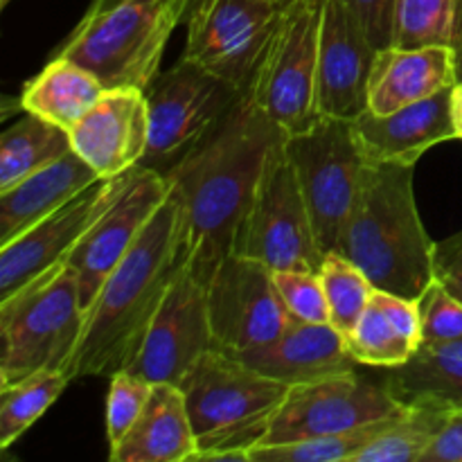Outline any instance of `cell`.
Listing matches in <instances>:
<instances>
[{
	"label": "cell",
	"mask_w": 462,
	"mask_h": 462,
	"mask_svg": "<svg viewBox=\"0 0 462 462\" xmlns=\"http://www.w3.org/2000/svg\"><path fill=\"white\" fill-rule=\"evenodd\" d=\"M170 179L158 171L140 167L134 180L120 199L99 217L97 224L84 235L75 251L66 257L68 264L77 271L81 289V300L86 311L102 289L104 280L120 264L135 239L149 224L158 208L170 197Z\"/></svg>",
	"instance_id": "cell-16"
},
{
	"label": "cell",
	"mask_w": 462,
	"mask_h": 462,
	"mask_svg": "<svg viewBox=\"0 0 462 462\" xmlns=\"http://www.w3.org/2000/svg\"><path fill=\"white\" fill-rule=\"evenodd\" d=\"M451 111H454L456 131H458V140H462V79L454 86V95H451Z\"/></svg>",
	"instance_id": "cell-39"
},
{
	"label": "cell",
	"mask_w": 462,
	"mask_h": 462,
	"mask_svg": "<svg viewBox=\"0 0 462 462\" xmlns=\"http://www.w3.org/2000/svg\"><path fill=\"white\" fill-rule=\"evenodd\" d=\"M149 144L140 167L167 176L197 149L244 97V90L212 75L189 59L147 86Z\"/></svg>",
	"instance_id": "cell-8"
},
{
	"label": "cell",
	"mask_w": 462,
	"mask_h": 462,
	"mask_svg": "<svg viewBox=\"0 0 462 462\" xmlns=\"http://www.w3.org/2000/svg\"><path fill=\"white\" fill-rule=\"evenodd\" d=\"M179 3H183V7H185V16H188V9H189V5L194 3V0H179Z\"/></svg>",
	"instance_id": "cell-41"
},
{
	"label": "cell",
	"mask_w": 462,
	"mask_h": 462,
	"mask_svg": "<svg viewBox=\"0 0 462 462\" xmlns=\"http://www.w3.org/2000/svg\"><path fill=\"white\" fill-rule=\"evenodd\" d=\"M422 343H447L462 338V302L438 280L420 296Z\"/></svg>",
	"instance_id": "cell-35"
},
{
	"label": "cell",
	"mask_w": 462,
	"mask_h": 462,
	"mask_svg": "<svg viewBox=\"0 0 462 462\" xmlns=\"http://www.w3.org/2000/svg\"><path fill=\"white\" fill-rule=\"evenodd\" d=\"M377 50L393 45L395 0H343Z\"/></svg>",
	"instance_id": "cell-36"
},
{
	"label": "cell",
	"mask_w": 462,
	"mask_h": 462,
	"mask_svg": "<svg viewBox=\"0 0 462 462\" xmlns=\"http://www.w3.org/2000/svg\"><path fill=\"white\" fill-rule=\"evenodd\" d=\"M179 388L197 438L192 460H244L260 447L289 386L257 373L235 355L210 350Z\"/></svg>",
	"instance_id": "cell-4"
},
{
	"label": "cell",
	"mask_w": 462,
	"mask_h": 462,
	"mask_svg": "<svg viewBox=\"0 0 462 462\" xmlns=\"http://www.w3.org/2000/svg\"><path fill=\"white\" fill-rule=\"evenodd\" d=\"M413 170L402 162H365L337 251L355 262L374 289L420 300L436 280V242L420 217Z\"/></svg>",
	"instance_id": "cell-3"
},
{
	"label": "cell",
	"mask_w": 462,
	"mask_h": 462,
	"mask_svg": "<svg viewBox=\"0 0 462 462\" xmlns=\"http://www.w3.org/2000/svg\"><path fill=\"white\" fill-rule=\"evenodd\" d=\"M9 3V0H3V5H7Z\"/></svg>",
	"instance_id": "cell-42"
},
{
	"label": "cell",
	"mask_w": 462,
	"mask_h": 462,
	"mask_svg": "<svg viewBox=\"0 0 462 462\" xmlns=\"http://www.w3.org/2000/svg\"><path fill=\"white\" fill-rule=\"evenodd\" d=\"M284 149L296 170L320 248L337 251L368 162L355 122L323 116L310 129L284 135Z\"/></svg>",
	"instance_id": "cell-9"
},
{
	"label": "cell",
	"mask_w": 462,
	"mask_h": 462,
	"mask_svg": "<svg viewBox=\"0 0 462 462\" xmlns=\"http://www.w3.org/2000/svg\"><path fill=\"white\" fill-rule=\"evenodd\" d=\"M319 275L323 280L325 296H328L329 323L343 337H347L356 320L361 319V314L373 302L377 289L355 262H350L338 251L325 253Z\"/></svg>",
	"instance_id": "cell-30"
},
{
	"label": "cell",
	"mask_w": 462,
	"mask_h": 462,
	"mask_svg": "<svg viewBox=\"0 0 462 462\" xmlns=\"http://www.w3.org/2000/svg\"><path fill=\"white\" fill-rule=\"evenodd\" d=\"M72 152L102 179L140 165L149 144V104L143 88H106L70 129Z\"/></svg>",
	"instance_id": "cell-18"
},
{
	"label": "cell",
	"mask_w": 462,
	"mask_h": 462,
	"mask_svg": "<svg viewBox=\"0 0 462 462\" xmlns=\"http://www.w3.org/2000/svg\"><path fill=\"white\" fill-rule=\"evenodd\" d=\"M180 21L179 0H97L57 57L93 72L104 88L147 90Z\"/></svg>",
	"instance_id": "cell-5"
},
{
	"label": "cell",
	"mask_w": 462,
	"mask_h": 462,
	"mask_svg": "<svg viewBox=\"0 0 462 462\" xmlns=\"http://www.w3.org/2000/svg\"><path fill=\"white\" fill-rule=\"evenodd\" d=\"M462 0H395L393 45L424 48V45L458 43Z\"/></svg>",
	"instance_id": "cell-29"
},
{
	"label": "cell",
	"mask_w": 462,
	"mask_h": 462,
	"mask_svg": "<svg viewBox=\"0 0 462 462\" xmlns=\"http://www.w3.org/2000/svg\"><path fill=\"white\" fill-rule=\"evenodd\" d=\"M70 382L63 370H41L0 388V447L9 449L61 397Z\"/></svg>",
	"instance_id": "cell-28"
},
{
	"label": "cell",
	"mask_w": 462,
	"mask_h": 462,
	"mask_svg": "<svg viewBox=\"0 0 462 462\" xmlns=\"http://www.w3.org/2000/svg\"><path fill=\"white\" fill-rule=\"evenodd\" d=\"M135 171L138 167L113 179H99L66 206L0 246V300L39 278L43 271L66 262L99 217L125 194Z\"/></svg>",
	"instance_id": "cell-14"
},
{
	"label": "cell",
	"mask_w": 462,
	"mask_h": 462,
	"mask_svg": "<svg viewBox=\"0 0 462 462\" xmlns=\"http://www.w3.org/2000/svg\"><path fill=\"white\" fill-rule=\"evenodd\" d=\"M377 48L343 0H325L319 43L320 117L356 120L368 111V79Z\"/></svg>",
	"instance_id": "cell-17"
},
{
	"label": "cell",
	"mask_w": 462,
	"mask_h": 462,
	"mask_svg": "<svg viewBox=\"0 0 462 462\" xmlns=\"http://www.w3.org/2000/svg\"><path fill=\"white\" fill-rule=\"evenodd\" d=\"M208 314L217 350L242 355L275 341L291 325L273 269L230 253L206 284Z\"/></svg>",
	"instance_id": "cell-13"
},
{
	"label": "cell",
	"mask_w": 462,
	"mask_h": 462,
	"mask_svg": "<svg viewBox=\"0 0 462 462\" xmlns=\"http://www.w3.org/2000/svg\"><path fill=\"white\" fill-rule=\"evenodd\" d=\"M257 373L287 386L316 382L329 374L352 373L356 359L346 337L332 323L291 320L275 341L235 355Z\"/></svg>",
	"instance_id": "cell-20"
},
{
	"label": "cell",
	"mask_w": 462,
	"mask_h": 462,
	"mask_svg": "<svg viewBox=\"0 0 462 462\" xmlns=\"http://www.w3.org/2000/svg\"><path fill=\"white\" fill-rule=\"evenodd\" d=\"M383 386L402 404L433 400L462 411V338L422 343L406 364L388 368Z\"/></svg>",
	"instance_id": "cell-24"
},
{
	"label": "cell",
	"mask_w": 462,
	"mask_h": 462,
	"mask_svg": "<svg viewBox=\"0 0 462 462\" xmlns=\"http://www.w3.org/2000/svg\"><path fill=\"white\" fill-rule=\"evenodd\" d=\"M282 14V0H194L185 59L248 93Z\"/></svg>",
	"instance_id": "cell-11"
},
{
	"label": "cell",
	"mask_w": 462,
	"mask_h": 462,
	"mask_svg": "<svg viewBox=\"0 0 462 462\" xmlns=\"http://www.w3.org/2000/svg\"><path fill=\"white\" fill-rule=\"evenodd\" d=\"M391 420H379L332 436L307 438L284 445H260L251 449L248 462H355V456L368 447L391 424Z\"/></svg>",
	"instance_id": "cell-31"
},
{
	"label": "cell",
	"mask_w": 462,
	"mask_h": 462,
	"mask_svg": "<svg viewBox=\"0 0 462 462\" xmlns=\"http://www.w3.org/2000/svg\"><path fill=\"white\" fill-rule=\"evenodd\" d=\"M185 262L183 210L170 192L90 302L68 377H111L125 370Z\"/></svg>",
	"instance_id": "cell-2"
},
{
	"label": "cell",
	"mask_w": 462,
	"mask_h": 462,
	"mask_svg": "<svg viewBox=\"0 0 462 462\" xmlns=\"http://www.w3.org/2000/svg\"><path fill=\"white\" fill-rule=\"evenodd\" d=\"M420 462H462V411H454Z\"/></svg>",
	"instance_id": "cell-38"
},
{
	"label": "cell",
	"mask_w": 462,
	"mask_h": 462,
	"mask_svg": "<svg viewBox=\"0 0 462 462\" xmlns=\"http://www.w3.org/2000/svg\"><path fill=\"white\" fill-rule=\"evenodd\" d=\"M72 152L70 131L27 113L0 135V192Z\"/></svg>",
	"instance_id": "cell-26"
},
{
	"label": "cell",
	"mask_w": 462,
	"mask_h": 462,
	"mask_svg": "<svg viewBox=\"0 0 462 462\" xmlns=\"http://www.w3.org/2000/svg\"><path fill=\"white\" fill-rule=\"evenodd\" d=\"M280 298L289 316L300 323H329V305L319 271H273Z\"/></svg>",
	"instance_id": "cell-34"
},
{
	"label": "cell",
	"mask_w": 462,
	"mask_h": 462,
	"mask_svg": "<svg viewBox=\"0 0 462 462\" xmlns=\"http://www.w3.org/2000/svg\"><path fill=\"white\" fill-rule=\"evenodd\" d=\"M206 284L188 264L167 289L152 325L125 370L152 383H176L215 350Z\"/></svg>",
	"instance_id": "cell-15"
},
{
	"label": "cell",
	"mask_w": 462,
	"mask_h": 462,
	"mask_svg": "<svg viewBox=\"0 0 462 462\" xmlns=\"http://www.w3.org/2000/svg\"><path fill=\"white\" fill-rule=\"evenodd\" d=\"M233 253L262 262L273 271H319L323 264L325 251L316 237L284 138L266 161L255 199L235 237Z\"/></svg>",
	"instance_id": "cell-10"
},
{
	"label": "cell",
	"mask_w": 462,
	"mask_h": 462,
	"mask_svg": "<svg viewBox=\"0 0 462 462\" xmlns=\"http://www.w3.org/2000/svg\"><path fill=\"white\" fill-rule=\"evenodd\" d=\"M433 275L451 296L462 302V228L451 237L436 242Z\"/></svg>",
	"instance_id": "cell-37"
},
{
	"label": "cell",
	"mask_w": 462,
	"mask_h": 462,
	"mask_svg": "<svg viewBox=\"0 0 462 462\" xmlns=\"http://www.w3.org/2000/svg\"><path fill=\"white\" fill-rule=\"evenodd\" d=\"M409 409L377 382L352 373L329 374L316 382L289 386L287 397L262 445L307 440L352 431L365 424L391 420Z\"/></svg>",
	"instance_id": "cell-12"
},
{
	"label": "cell",
	"mask_w": 462,
	"mask_h": 462,
	"mask_svg": "<svg viewBox=\"0 0 462 462\" xmlns=\"http://www.w3.org/2000/svg\"><path fill=\"white\" fill-rule=\"evenodd\" d=\"M460 81V61L454 45L377 50L368 79V111L377 116L422 102Z\"/></svg>",
	"instance_id": "cell-21"
},
{
	"label": "cell",
	"mask_w": 462,
	"mask_h": 462,
	"mask_svg": "<svg viewBox=\"0 0 462 462\" xmlns=\"http://www.w3.org/2000/svg\"><path fill=\"white\" fill-rule=\"evenodd\" d=\"M284 131L244 95L215 131L167 174L188 233V262L203 284L235 248L266 161Z\"/></svg>",
	"instance_id": "cell-1"
},
{
	"label": "cell",
	"mask_w": 462,
	"mask_h": 462,
	"mask_svg": "<svg viewBox=\"0 0 462 462\" xmlns=\"http://www.w3.org/2000/svg\"><path fill=\"white\" fill-rule=\"evenodd\" d=\"M451 95L454 86L386 116L361 113L352 122L365 158L374 162L415 165L436 144L458 140Z\"/></svg>",
	"instance_id": "cell-19"
},
{
	"label": "cell",
	"mask_w": 462,
	"mask_h": 462,
	"mask_svg": "<svg viewBox=\"0 0 462 462\" xmlns=\"http://www.w3.org/2000/svg\"><path fill=\"white\" fill-rule=\"evenodd\" d=\"M84 325L79 278L68 262H59L0 300V388L41 370L66 373Z\"/></svg>",
	"instance_id": "cell-6"
},
{
	"label": "cell",
	"mask_w": 462,
	"mask_h": 462,
	"mask_svg": "<svg viewBox=\"0 0 462 462\" xmlns=\"http://www.w3.org/2000/svg\"><path fill=\"white\" fill-rule=\"evenodd\" d=\"M108 379L111 383H108L106 418L104 420H106L108 445L116 447L140 418L149 395H152L153 383L129 370H120Z\"/></svg>",
	"instance_id": "cell-33"
},
{
	"label": "cell",
	"mask_w": 462,
	"mask_h": 462,
	"mask_svg": "<svg viewBox=\"0 0 462 462\" xmlns=\"http://www.w3.org/2000/svg\"><path fill=\"white\" fill-rule=\"evenodd\" d=\"M104 84L77 63L54 57L34 79L27 81L21 108L70 131L104 95Z\"/></svg>",
	"instance_id": "cell-25"
},
{
	"label": "cell",
	"mask_w": 462,
	"mask_h": 462,
	"mask_svg": "<svg viewBox=\"0 0 462 462\" xmlns=\"http://www.w3.org/2000/svg\"><path fill=\"white\" fill-rule=\"evenodd\" d=\"M454 409L433 400H420L355 456V462H420Z\"/></svg>",
	"instance_id": "cell-27"
},
{
	"label": "cell",
	"mask_w": 462,
	"mask_h": 462,
	"mask_svg": "<svg viewBox=\"0 0 462 462\" xmlns=\"http://www.w3.org/2000/svg\"><path fill=\"white\" fill-rule=\"evenodd\" d=\"M346 341L356 364L373 365V368H395L406 364L418 352L397 332L386 311L374 302V296Z\"/></svg>",
	"instance_id": "cell-32"
},
{
	"label": "cell",
	"mask_w": 462,
	"mask_h": 462,
	"mask_svg": "<svg viewBox=\"0 0 462 462\" xmlns=\"http://www.w3.org/2000/svg\"><path fill=\"white\" fill-rule=\"evenodd\" d=\"M325 0H282L248 97L287 135L320 120L319 43Z\"/></svg>",
	"instance_id": "cell-7"
},
{
	"label": "cell",
	"mask_w": 462,
	"mask_h": 462,
	"mask_svg": "<svg viewBox=\"0 0 462 462\" xmlns=\"http://www.w3.org/2000/svg\"><path fill=\"white\" fill-rule=\"evenodd\" d=\"M456 52H458V61H460V79H462V23H460V36H458V43H456Z\"/></svg>",
	"instance_id": "cell-40"
},
{
	"label": "cell",
	"mask_w": 462,
	"mask_h": 462,
	"mask_svg": "<svg viewBox=\"0 0 462 462\" xmlns=\"http://www.w3.org/2000/svg\"><path fill=\"white\" fill-rule=\"evenodd\" d=\"M194 454L197 438L185 395L176 383H153L131 431L111 447L113 462H189Z\"/></svg>",
	"instance_id": "cell-23"
},
{
	"label": "cell",
	"mask_w": 462,
	"mask_h": 462,
	"mask_svg": "<svg viewBox=\"0 0 462 462\" xmlns=\"http://www.w3.org/2000/svg\"><path fill=\"white\" fill-rule=\"evenodd\" d=\"M102 176L77 152L41 167L0 192V246L39 224L54 210L90 188Z\"/></svg>",
	"instance_id": "cell-22"
}]
</instances>
